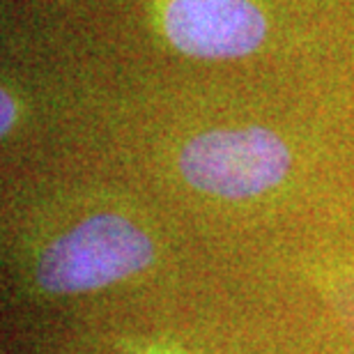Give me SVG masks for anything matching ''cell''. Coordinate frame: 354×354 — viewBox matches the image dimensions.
I'll return each mask as SVG.
<instances>
[{
    "label": "cell",
    "instance_id": "4",
    "mask_svg": "<svg viewBox=\"0 0 354 354\" xmlns=\"http://www.w3.org/2000/svg\"><path fill=\"white\" fill-rule=\"evenodd\" d=\"M14 115H17V111H14L10 92L3 90V95H0V129H3V133L10 131V127L14 124Z\"/></svg>",
    "mask_w": 354,
    "mask_h": 354
},
{
    "label": "cell",
    "instance_id": "1",
    "mask_svg": "<svg viewBox=\"0 0 354 354\" xmlns=\"http://www.w3.org/2000/svg\"><path fill=\"white\" fill-rule=\"evenodd\" d=\"M152 239L120 214H95L46 246L37 265L39 286L74 295L122 281L152 263Z\"/></svg>",
    "mask_w": 354,
    "mask_h": 354
},
{
    "label": "cell",
    "instance_id": "2",
    "mask_svg": "<svg viewBox=\"0 0 354 354\" xmlns=\"http://www.w3.org/2000/svg\"><path fill=\"white\" fill-rule=\"evenodd\" d=\"M182 177L203 194L242 201L286 180L292 157L283 140L263 127L198 133L177 159Z\"/></svg>",
    "mask_w": 354,
    "mask_h": 354
},
{
    "label": "cell",
    "instance_id": "3",
    "mask_svg": "<svg viewBox=\"0 0 354 354\" xmlns=\"http://www.w3.org/2000/svg\"><path fill=\"white\" fill-rule=\"evenodd\" d=\"M159 17L166 39L194 58H242L267 37V17L256 0H164Z\"/></svg>",
    "mask_w": 354,
    "mask_h": 354
}]
</instances>
